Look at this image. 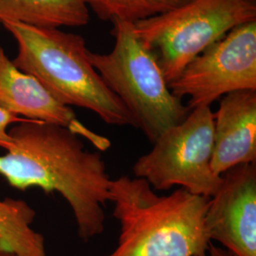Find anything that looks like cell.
<instances>
[{
	"instance_id": "obj_1",
	"label": "cell",
	"mask_w": 256,
	"mask_h": 256,
	"mask_svg": "<svg viewBox=\"0 0 256 256\" xmlns=\"http://www.w3.org/2000/svg\"><path fill=\"white\" fill-rule=\"evenodd\" d=\"M0 174L14 188L59 192L72 208L79 238L102 234L111 178L100 152L86 149L68 128L28 120L10 128Z\"/></svg>"
},
{
	"instance_id": "obj_2",
	"label": "cell",
	"mask_w": 256,
	"mask_h": 256,
	"mask_svg": "<svg viewBox=\"0 0 256 256\" xmlns=\"http://www.w3.org/2000/svg\"><path fill=\"white\" fill-rule=\"evenodd\" d=\"M209 198L178 188L160 196L146 180H111L110 202L120 226L118 244L106 256H202L210 241Z\"/></svg>"
},
{
	"instance_id": "obj_3",
	"label": "cell",
	"mask_w": 256,
	"mask_h": 256,
	"mask_svg": "<svg viewBox=\"0 0 256 256\" xmlns=\"http://www.w3.org/2000/svg\"><path fill=\"white\" fill-rule=\"evenodd\" d=\"M0 23L18 45L14 64L36 77L58 101L90 110L106 124L138 128L132 115L93 68L84 37L10 20Z\"/></svg>"
},
{
	"instance_id": "obj_4",
	"label": "cell",
	"mask_w": 256,
	"mask_h": 256,
	"mask_svg": "<svg viewBox=\"0 0 256 256\" xmlns=\"http://www.w3.org/2000/svg\"><path fill=\"white\" fill-rule=\"evenodd\" d=\"M112 26L115 42L111 52L88 50V59L153 144L191 110L171 92L155 55L137 36L134 24L117 21Z\"/></svg>"
},
{
	"instance_id": "obj_5",
	"label": "cell",
	"mask_w": 256,
	"mask_h": 256,
	"mask_svg": "<svg viewBox=\"0 0 256 256\" xmlns=\"http://www.w3.org/2000/svg\"><path fill=\"white\" fill-rule=\"evenodd\" d=\"M256 21V0H190L134 24L168 84L206 48L241 24Z\"/></svg>"
},
{
	"instance_id": "obj_6",
	"label": "cell",
	"mask_w": 256,
	"mask_h": 256,
	"mask_svg": "<svg viewBox=\"0 0 256 256\" xmlns=\"http://www.w3.org/2000/svg\"><path fill=\"white\" fill-rule=\"evenodd\" d=\"M212 150L214 112L209 106H200L156 140L153 148L133 165V174L155 191L180 186L210 198L222 180L212 168Z\"/></svg>"
},
{
	"instance_id": "obj_7",
	"label": "cell",
	"mask_w": 256,
	"mask_h": 256,
	"mask_svg": "<svg viewBox=\"0 0 256 256\" xmlns=\"http://www.w3.org/2000/svg\"><path fill=\"white\" fill-rule=\"evenodd\" d=\"M174 96L188 97L192 110L226 94L256 90V21L241 24L206 48L169 84Z\"/></svg>"
},
{
	"instance_id": "obj_8",
	"label": "cell",
	"mask_w": 256,
	"mask_h": 256,
	"mask_svg": "<svg viewBox=\"0 0 256 256\" xmlns=\"http://www.w3.org/2000/svg\"><path fill=\"white\" fill-rule=\"evenodd\" d=\"M205 223L210 241L232 256H256V164L238 165L222 174Z\"/></svg>"
},
{
	"instance_id": "obj_9",
	"label": "cell",
	"mask_w": 256,
	"mask_h": 256,
	"mask_svg": "<svg viewBox=\"0 0 256 256\" xmlns=\"http://www.w3.org/2000/svg\"><path fill=\"white\" fill-rule=\"evenodd\" d=\"M0 108L22 118L68 128L99 151L111 146L108 138L93 132L76 118L74 110L58 101L30 74L21 72L0 46Z\"/></svg>"
},
{
	"instance_id": "obj_10",
	"label": "cell",
	"mask_w": 256,
	"mask_h": 256,
	"mask_svg": "<svg viewBox=\"0 0 256 256\" xmlns=\"http://www.w3.org/2000/svg\"><path fill=\"white\" fill-rule=\"evenodd\" d=\"M252 164H256V90L232 92L220 98L214 113L212 168L222 176Z\"/></svg>"
},
{
	"instance_id": "obj_11",
	"label": "cell",
	"mask_w": 256,
	"mask_h": 256,
	"mask_svg": "<svg viewBox=\"0 0 256 256\" xmlns=\"http://www.w3.org/2000/svg\"><path fill=\"white\" fill-rule=\"evenodd\" d=\"M88 19L84 0H0V21L58 28L84 26Z\"/></svg>"
},
{
	"instance_id": "obj_12",
	"label": "cell",
	"mask_w": 256,
	"mask_h": 256,
	"mask_svg": "<svg viewBox=\"0 0 256 256\" xmlns=\"http://www.w3.org/2000/svg\"><path fill=\"white\" fill-rule=\"evenodd\" d=\"M36 212L19 200H0V248L16 256H46L44 238L32 229Z\"/></svg>"
},
{
	"instance_id": "obj_13",
	"label": "cell",
	"mask_w": 256,
	"mask_h": 256,
	"mask_svg": "<svg viewBox=\"0 0 256 256\" xmlns=\"http://www.w3.org/2000/svg\"><path fill=\"white\" fill-rule=\"evenodd\" d=\"M190 0H84L99 18L111 23L122 21L135 24L171 10Z\"/></svg>"
},
{
	"instance_id": "obj_14",
	"label": "cell",
	"mask_w": 256,
	"mask_h": 256,
	"mask_svg": "<svg viewBox=\"0 0 256 256\" xmlns=\"http://www.w3.org/2000/svg\"><path fill=\"white\" fill-rule=\"evenodd\" d=\"M27 120L28 119L16 116L9 111L0 108V147L7 150V148L12 144V140L10 136L9 130H8V128L12 124H14V122L20 124Z\"/></svg>"
},
{
	"instance_id": "obj_15",
	"label": "cell",
	"mask_w": 256,
	"mask_h": 256,
	"mask_svg": "<svg viewBox=\"0 0 256 256\" xmlns=\"http://www.w3.org/2000/svg\"><path fill=\"white\" fill-rule=\"evenodd\" d=\"M202 256H232L230 254L228 250H226L223 248L218 247L214 245L212 243L210 244V248L208 250V252L203 254Z\"/></svg>"
},
{
	"instance_id": "obj_16",
	"label": "cell",
	"mask_w": 256,
	"mask_h": 256,
	"mask_svg": "<svg viewBox=\"0 0 256 256\" xmlns=\"http://www.w3.org/2000/svg\"><path fill=\"white\" fill-rule=\"evenodd\" d=\"M0 256H16V254H12V252H7V250H1L0 248Z\"/></svg>"
},
{
	"instance_id": "obj_17",
	"label": "cell",
	"mask_w": 256,
	"mask_h": 256,
	"mask_svg": "<svg viewBox=\"0 0 256 256\" xmlns=\"http://www.w3.org/2000/svg\"><path fill=\"white\" fill-rule=\"evenodd\" d=\"M0 24H1V23H0Z\"/></svg>"
}]
</instances>
